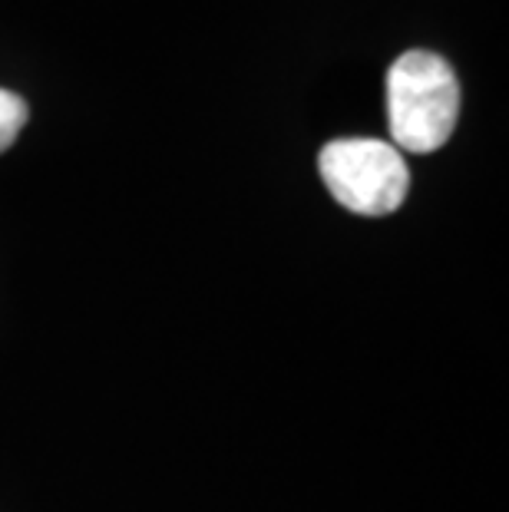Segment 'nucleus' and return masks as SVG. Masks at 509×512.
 <instances>
[{"mask_svg":"<svg viewBox=\"0 0 509 512\" xmlns=\"http://www.w3.org/2000/svg\"><path fill=\"white\" fill-rule=\"evenodd\" d=\"M460 83L443 57L407 50L387 70V126L397 149L433 152L457 129Z\"/></svg>","mask_w":509,"mask_h":512,"instance_id":"1","label":"nucleus"},{"mask_svg":"<svg viewBox=\"0 0 509 512\" xmlns=\"http://www.w3.org/2000/svg\"><path fill=\"white\" fill-rule=\"evenodd\" d=\"M318 166L334 202L354 215H391L407 199V162L384 139H334L321 149Z\"/></svg>","mask_w":509,"mask_h":512,"instance_id":"2","label":"nucleus"},{"mask_svg":"<svg viewBox=\"0 0 509 512\" xmlns=\"http://www.w3.org/2000/svg\"><path fill=\"white\" fill-rule=\"evenodd\" d=\"M24 123H27V103L17 93L0 90V152L14 146Z\"/></svg>","mask_w":509,"mask_h":512,"instance_id":"3","label":"nucleus"}]
</instances>
